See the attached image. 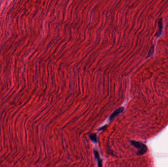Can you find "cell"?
Instances as JSON below:
<instances>
[{
	"instance_id": "7a4b0ae2",
	"label": "cell",
	"mask_w": 168,
	"mask_h": 167,
	"mask_svg": "<svg viewBox=\"0 0 168 167\" xmlns=\"http://www.w3.org/2000/svg\"><path fill=\"white\" fill-rule=\"evenodd\" d=\"M124 110V108L123 107H120L119 108L117 109L116 111H115L111 115H110V117H109V120L110 121H112L116 117L119 115Z\"/></svg>"
},
{
	"instance_id": "6da1fadb",
	"label": "cell",
	"mask_w": 168,
	"mask_h": 167,
	"mask_svg": "<svg viewBox=\"0 0 168 167\" xmlns=\"http://www.w3.org/2000/svg\"><path fill=\"white\" fill-rule=\"evenodd\" d=\"M131 143L132 145L135 147L136 149H138V154L142 155L146 152V149H147L146 146L142 143L134 141H132Z\"/></svg>"
},
{
	"instance_id": "3957f363",
	"label": "cell",
	"mask_w": 168,
	"mask_h": 167,
	"mask_svg": "<svg viewBox=\"0 0 168 167\" xmlns=\"http://www.w3.org/2000/svg\"><path fill=\"white\" fill-rule=\"evenodd\" d=\"M94 153L95 155V158L97 160V162H98V165L99 167H102V161L100 159V157L99 155V153L97 151H94Z\"/></svg>"
},
{
	"instance_id": "277c9868",
	"label": "cell",
	"mask_w": 168,
	"mask_h": 167,
	"mask_svg": "<svg viewBox=\"0 0 168 167\" xmlns=\"http://www.w3.org/2000/svg\"><path fill=\"white\" fill-rule=\"evenodd\" d=\"M90 138L91 139L92 142L94 143H96L97 142V137H96V135L95 134H91L90 135Z\"/></svg>"
}]
</instances>
